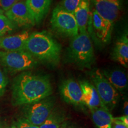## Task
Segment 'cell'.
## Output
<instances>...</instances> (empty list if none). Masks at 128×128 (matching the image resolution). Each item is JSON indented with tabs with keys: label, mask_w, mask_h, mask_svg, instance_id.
<instances>
[{
	"label": "cell",
	"mask_w": 128,
	"mask_h": 128,
	"mask_svg": "<svg viewBox=\"0 0 128 128\" xmlns=\"http://www.w3.org/2000/svg\"><path fill=\"white\" fill-rule=\"evenodd\" d=\"M90 14V0H81L74 12L79 30V33H87Z\"/></svg>",
	"instance_id": "cell-16"
},
{
	"label": "cell",
	"mask_w": 128,
	"mask_h": 128,
	"mask_svg": "<svg viewBox=\"0 0 128 128\" xmlns=\"http://www.w3.org/2000/svg\"><path fill=\"white\" fill-rule=\"evenodd\" d=\"M4 11L3 10L1 7H0V16L3 15V14H4Z\"/></svg>",
	"instance_id": "cell-28"
},
{
	"label": "cell",
	"mask_w": 128,
	"mask_h": 128,
	"mask_svg": "<svg viewBox=\"0 0 128 128\" xmlns=\"http://www.w3.org/2000/svg\"><path fill=\"white\" fill-rule=\"evenodd\" d=\"M103 76L118 92H124L128 87V78L124 71L119 69L106 70Z\"/></svg>",
	"instance_id": "cell-17"
},
{
	"label": "cell",
	"mask_w": 128,
	"mask_h": 128,
	"mask_svg": "<svg viewBox=\"0 0 128 128\" xmlns=\"http://www.w3.org/2000/svg\"><path fill=\"white\" fill-rule=\"evenodd\" d=\"M112 128H128L126 125H124V124L120 122L118 120L115 119L114 118H113L112 124Z\"/></svg>",
	"instance_id": "cell-25"
},
{
	"label": "cell",
	"mask_w": 128,
	"mask_h": 128,
	"mask_svg": "<svg viewBox=\"0 0 128 128\" xmlns=\"http://www.w3.org/2000/svg\"><path fill=\"white\" fill-rule=\"evenodd\" d=\"M124 116L128 117V103L127 101H126L124 103Z\"/></svg>",
	"instance_id": "cell-27"
},
{
	"label": "cell",
	"mask_w": 128,
	"mask_h": 128,
	"mask_svg": "<svg viewBox=\"0 0 128 128\" xmlns=\"http://www.w3.org/2000/svg\"><path fill=\"white\" fill-rule=\"evenodd\" d=\"M94 10L101 17L114 24L120 12V0H94Z\"/></svg>",
	"instance_id": "cell-9"
},
{
	"label": "cell",
	"mask_w": 128,
	"mask_h": 128,
	"mask_svg": "<svg viewBox=\"0 0 128 128\" xmlns=\"http://www.w3.org/2000/svg\"><path fill=\"white\" fill-rule=\"evenodd\" d=\"M20 1V0H0V7L6 12Z\"/></svg>",
	"instance_id": "cell-23"
},
{
	"label": "cell",
	"mask_w": 128,
	"mask_h": 128,
	"mask_svg": "<svg viewBox=\"0 0 128 128\" xmlns=\"http://www.w3.org/2000/svg\"><path fill=\"white\" fill-rule=\"evenodd\" d=\"M54 108V102L50 98L32 104L26 115V120L33 125L40 126L50 117Z\"/></svg>",
	"instance_id": "cell-7"
},
{
	"label": "cell",
	"mask_w": 128,
	"mask_h": 128,
	"mask_svg": "<svg viewBox=\"0 0 128 128\" xmlns=\"http://www.w3.org/2000/svg\"><path fill=\"white\" fill-rule=\"evenodd\" d=\"M92 22L97 38L103 42H108L111 38L113 24L101 17L95 10L92 12Z\"/></svg>",
	"instance_id": "cell-13"
},
{
	"label": "cell",
	"mask_w": 128,
	"mask_h": 128,
	"mask_svg": "<svg viewBox=\"0 0 128 128\" xmlns=\"http://www.w3.org/2000/svg\"><path fill=\"white\" fill-rule=\"evenodd\" d=\"M24 49L36 60L56 65L60 60L62 48L49 33L44 31L30 33Z\"/></svg>",
	"instance_id": "cell-2"
},
{
	"label": "cell",
	"mask_w": 128,
	"mask_h": 128,
	"mask_svg": "<svg viewBox=\"0 0 128 128\" xmlns=\"http://www.w3.org/2000/svg\"></svg>",
	"instance_id": "cell-29"
},
{
	"label": "cell",
	"mask_w": 128,
	"mask_h": 128,
	"mask_svg": "<svg viewBox=\"0 0 128 128\" xmlns=\"http://www.w3.org/2000/svg\"><path fill=\"white\" fill-rule=\"evenodd\" d=\"M60 119L55 118L52 113L50 117L39 126V128H60Z\"/></svg>",
	"instance_id": "cell-21"
},
{
	"label": "cell",
	"mask_w": 128,
	"mask_h": 128,
	"mask_svg": "<svg viewBox=\"0 0 128 128\" xmlns=\"http://www.w3.org/2000/svg\"><path fill=\"white\" fill-rule=\"evenodd\" d=\"M115 119L118 120L120 122H121L122 124H124V125H126L128 127V117L126 116H123L121 117H118V118H114Z\"/></svg>",
	"instance_id": "cell-26"
},
{
	"label": "cell",
	"mask_w": 128,
	"mask_h": 128,
	"mask_svg": "<svg viewBox=\"0 0 128 128\" xmlns=\"http://www.w3.org/2000/svg\"><path fill=\"white\" fill-rule=\"evenodd\" d=\"M91 78L106 109L110 112L114 108L119 99V94L99 70L92 72Z\"/></svg>",
	"instance_id": "cell-5"
},
{
	"label": "cell",
	"mask_w": 128,
	"mask_h": 128,
	"mask_svg": "<svg viewBox=\"0 0 128 128\" xmlns=\"http://www.w3.org/2000/svg\"><path fill=\"white\" fill-rule=\"evenodd\" d=\"M81 1V0H62L59 6L66 12L74 14Z\"/></svg>",
	"instance_id": "cell-20"
},
{
	"label": "cell",
	"mask_w": 128,
	"mask_h": 128,
	"mask_svg": "<svg viewBox=\"0 0 128 128\" xmlns=\"http://www.w3.org/2000/svg\"><path fill=\"white\" fill-rule=\"evenodd\" d=\"M8 83V80L7 76L2 70L0 69V97L4 94Z\"/></svg>",
	"instance_id": "cell-22"
},
{
	"label": "cell",
	"mask_w": 128,
	"mask_h": 128,
	"mask_svg": "<svg viewBox=\"0 0 128 128\" xmlns=\"http://www.w3.org/2000/svg\"><path fill=\"white\" fill-rule=\"evenodd\" d=\"M17 128H39V126L33 125L25 119L19 122Z\"/></svg>",
	"instance_id": "cell-24"
},
{
	"label": "cell",
	"mask_w": 128,
	"mask_h": 128,
	"mask_svg": "<svg viewBox=\"0 0 128 128\" xmlns=\"http://www.w3.org/2000/svg\"><path fill=\"white\" fill-rule=\"evenodd\" d=\"M50 23L52 28L58 33L72 39L79 34L76 19L73 14L57 6L52 12Z\"/></svg>",
	"instance_id": "cell-6"
},
{
	"label": "cell",
	"mask_w": 128,
	"mask_h": 128,
	"mask_svg": "<svg viewBox=\"0 0 128 128\" xmlns=\"http://www.w3.org/2000/svg\"><path fill=\"white\" fill-rule=\"evenodd\" d=\"M92 120L98 128H112L113 116L109 111L102 108L91 110Z\"/></svg>",
	"instance_id": "cell-18"
},
{
	"label": "cell",
	"mask_w": 128,
	"mask_h": 128,
	"mask_svg": "<svg viewBox=\"0 0 128 128\" xmlns=\"http://www.w3.org/2000/svg\"><path fill=\"white\" fill-rule=\"evenodd\" d=\"M52 92V85L48 76L25 71L13 80L12 102L14 106L31 104L48 98Z\"/></svg>",
	"instance_id": "cell-1"
},
{
	"label": "cell",
	"mask_w": 128,
	"mask_h": 128,
	"mask_svg": "<svg viewBox=\"0 0 128 128\" xmlns=\"http://www.w3.org/2000/svg\"><path fill=\"white\" fill-rule=\"evenodd\" d=\"M79 84L82 91V104L90 110L99 108H105L93 84L87 81H82Z\"/></svg>",
	"instance_id": "cell-12"
},
{
	"label": "cell",
	"mask_w": 128,
	"mask_h": 128,
	"mask_svg": "<svg viewBox=\"0 0 128 128\" xmlns=\"http://www.w3.org/2000/svg\"><path fill=\"white\" fill-rule=\"evenodd\" d=\"M5 16L16 26L20 28H31L36 24L24 1L16 3L5 12Z\"/></svg>",
	"instance_id": "cell-8"
},
{
	"label": "cell",
	"mask_w": 128,
	"mask_h": 128,
	"mask_svg": "<svg viewBox=\"0 0 128 128\" xmlns=\"http://www.w3.org/2000/svg\"><path fill=\"white\" fill-rule=\"evenodd\" d=\"M37 64L38 60L25 50L0 51V65L9 72L25 71L34 68Z\"/></svg>",
	"instance_id": "cell-4"
},
{
	"label": "cell",
	"mask_w": 128,
	"mask_h": 128,
	"mask_svg": "<svg viewBox=\"0 0 128 128\" xmlns=\"http://www.w3.org/2000/svg\"><path fill=\"white\" fill-rule=\"evenodd\" d=\"M30 33L27 31L0 38V49L4 51L24 50V46Z\"/></svg>",
	"instance_id": "cell-11"
},
{
	"label": "cell",
	"mask_w": 128,
	"mask_h": 128,
	"mask_svg": "<svg viewBox=\"0 0 128 128\" xmlns=\"http://www.w3.org/2000/svg\"><path fill=\"white\" fill-rule=\"evenodd\" d=\"M28 8L35 24H40L47 15L52 0H26Z\"/></svg>",
	"instance_id": "cell-14"
},
{
	"label": "cell",
	"mask_w": 128,
	"mask_h": 128,
	"mask_svg": "<svg viewBox=\"0 0 128 128\" xmlns=\"http://www.w3.org/2000/svg\"><path fill=\"white\" fill-rule=\"evenodd\" d=\"M112 58L127 68L128 66V34L127 31L116 42L112 52Z\"/></svg>",
	"instance_id": "cell-15"
},
{
	"label": "cell",
	"mask_w": 128,
	"mask_h": 128,
	"mask_svg": "<svg viewBox=\"0 0 128 128\" xmlns=\"http://www.w3.org/2000/svg\"><path fill=\"white\" fill-rule=\"evenodd\" d=\"M60 93L67 103L80 106L82 104V91L78 82L73 79H67L60 84Z\"/></svg>",
	"instance_id": "cell-10"
},
{
	"label": "cell",
	"mask_w": 128,
	"mask_h": 128,
	"mask_svg": "<svg viewBox=\"0 0 128 128\" xmlns=\"http://www.w3.org/2000/svg\"><path fill=\"white\" fill-rule=\"evenodd\" d=\"M16 28V26L6 16H0V38L12 33Z\"/></svg>",
	"instance_id": "cell-19"
},
{
	"label": "cell",
	"mask_w": 128,
	"mask_h": 128,
	"mask_svg": "<svg viewBox=\"0 0 128 128\" xmlns=\"http://www.w3.org/2000/svg\"><path fill=\"white\" fill-rule=\"evenodd\" d=\"M69 60L78 66L90 68L95 60L94 49L88 33L72 38L68 50Z\"/></svg>",
	"instance_id": "cell-3"
}]
</instances>
